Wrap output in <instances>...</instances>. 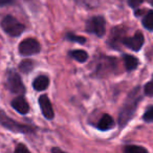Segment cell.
I'll return each instance as SVG.
<instances>
[{
    "instance_id": "cell-20",
    "label": "cell",
    "mask_w": 153,
    "mask_h": 153,
    "mask_svg": "<svg viewBox=\"0 0 153 153\" xmlns=\"http://www.w3.org/2000/svg\"><path fill=\"white\" fill-rule=\"evenodd\" d=\"M144 94L148 97H153V79L144 86Z\"/></svg>"
},
{
    "instance_id": "cell-7",
    "label": "cell",
    "mask_w": 153,
    "mask_h": 153,
    "mask_svg": "<svg viewBox=\"0 0 153 153\" xmlns=\"http://www.w3.org/2000/svg\"><path fill=\"white\" fill-rule=\"evenodd\" d=\"M145 42V38L140 32H136L134 36L132 37H125L122 41V44L127 46L131 51H138L143 47Z\"/></svg>"
},
{
    "instance_id": "cell-22",
    "label": "cell",
    "mask_w": 153,
    "mask_h": 153,
    "mask_svg": "<svg viewBox=\"0 0 153 153\" xmlns=\"http://www.w3.org/2000/svg\"><path fill=\"white\" fill-rule=\"evenodd\" d=\"M144 1L145 0H128V4L132 9H137Z\"/></svg>"
},
{
    "instance_id": "cell-18",
    "label": "cell",
    "mask_w": 153,
    "mask_h": 153,
    "mask_svg": "<svg viewBox=\"0 0 153 153\" xmlns=\"http://www.w3.org/2000/svg\"><path fill=\"white\" fill-rule=\"evenodd\" d=\"M66 39L71 42H76V43H80V44H84L86 42V39L82 36H76V35L72 34V33H68L66 34Z\"/></svg>"
},
{
    "instance_id": "cell-16",
    "label": "cell",
    "mask_w": 153,
    "mask_h": 153,
    "mask_svg": "<svg viewBox=\"0 0 153 153\" xmlns=\"http://www.w3.org/2000/svg\"><path fill=\"white\" fill-rule=\"evenodd\" d=\"M124 153H148L146 148L140 146H135V145H128L125 146L123 149Z\"/></svg>"
},
{
    "instance_id": "cell-23",
    "label": "cell",
    "mask_w": 153,
    "mask_h": 153,
    "mask_svg": "<svg viewBox=\"0 0 153 153\" xmlns=\"http://www.w3.org/2000/svg\"><path fill=\"white\" fill-rule=\"evenodd\" d=\"M14 3H15V0H0V7L14 4Z\"/></svg>"
},
{
    "instance_id": "cell-9",
    "label": "cell",
    "mask_w": 153,
    "mask_h": 153,
    "mask_svg": "<svg viewBox=\"0 0 153 153\" xmlns=\"http://www.w3.org/2000/svg\"><path fill=\"white\" fill-rule=\"evenodd\" d=\"M12 107L21 114H26L30 111V105L23 98V96H18L12 101Z\"/></svg>"
},
{
    "instance_id": "cell-2",
    "label": "cell",
    "mask_w": 153,
    "mask_h": 153,
    "mask_svg": "<svg viewBox=\"0 0 153 153\" xmlns=\"http://www.w3.org/2000/svg\"><path fill=\"white\" fill-rule=\"evenodd\" d=\"M0 125L13 132H17V133L28 134L35 132V129L33 127L25 125V124L17 123V122H15V120L7 117L3 110H0Z\"/></svg>"
},
{
    "instance_id": "cell-15",
    "label": "cell",
    "mask_w": 153,
    "mask_h": 153,
    "mask_svg": "<svg viewBox=\"0 0 153 153\" xmlns=\"http://www.w3.org/2000/svg\"><path fill=\"white\" fill-rule=\"evenodd\" d=\"M143 26L147 30L153 32V11H148L142 20Z\"/></svg>"
},
{
    "instance_id": "cell-1",
    "label": "cell",
    "mask_w": 153,
    "mask_h": 153,
    "mask_svg": "<svg viewBox=\"0 0 153 153\" xmlns=\"http://www.w3.org/2000/svg\"><path fill=\"white\" fill-rule=\"evenodd\" d=\"M143 94L140 87H134L131 91L128 94L124 105L122 106L119 113V125L123 128L125 125L129 123L130 120L133 117L135 110L138 106V103L142 101Z\"/></svg>"
},
{
    "instance_id": "cell-19",
    "label": "cell",
    "mask_w": 153,
    "mask_h": 153,
    "mask_svg": "<svg viewBox=\"0 0 153 153\" xmlns=\"http://www.w3.org/2000/svg\"><path fill=\"white\" fill-rule=\"evenodd\" d=\"M143 119H144V121L147 122V123H151V122H153V106L149 107V108L147 109L146 112L144 113Z\"/></svg>"
},
{
    "instance_id": "cell-10",
    "label": "cell",
    "mask_w": 153,
    "mask_h": 153,
    "mask_svg": "<svg viewBox=\"0 0 153 153\" xmlns=\"http://www.w3.org/2000/svg\"><path fill=\"white\" fill-rule=\"evenodd\" d=\"M124 33H125V30H124L122 27L113 28L112 33H111V36L109 37V40H108V43L110 44V46L117 47V45L119 44V43H122L123 39L125 38Z\"/></svg>"
},
{
    "instance_id": "cell-13",
    "label": "cell",
    "mask_w": 153,
    "mask_h": 153,
    "mask_svg": "<svg viewBox=\"0 0 153 153\" xmlns=\"http://www.w3.org/2000/svg\"><path fill=\"white\" fill-rule=\"evenodd\" d=\"M124 64H125V67L128 71H131V70L135 69L138 66V60L135 57L130 55H124L123 56Z\"/></svg>"
},
{
    "instance_id": "cell-3",
    "label": "cell",
    "mask_w": 153,
    "mask_h": 153,
    "mask_svg": "<svg viewBox=\"0 0 153 153\" xmlns=\"http://www.w3.org/2000/svg\"><path fill=\"white\" fill-rule=\"evenodd\" d=\"M1 27L3 28L7 35L12 37H18L24 32L25 26L19 22L15 17L11 15H7L1 20Z\"/></svg>"
},
{
    "instance_id": "cell-6",
    "label": "cell",
    "mask_w": 153,
    "mask_h": 153,
    "mask_svg": "<svg viewBox=\"0 0 153 153\" xmlns=\"http://www.w3.org/2000/svg\"><path fill=\"white\" fill-rule=\"evenodd\" d=\"M41 51V45L36 39L27 38L24 39L19 44V53L22 56H33Z\"/></svg>"
},
{
    "instance_id": "cell-17",
    "label": "cell",
    "mask_w": 153,
    "mask_h": 153,
    "mask_svg": "<svg viewBox=\"0 0 153 153\" xmlns=\"http://www.w3.org/2000/svg\"><path fill=\"white\" fill-rule=\"evenodd\" d=\"M34 68V63H33L32 60H28V59H25L23 61H21L19 65V69L20 71L24 72V74H28Z\"/></svg>"
},
{
    "instance_id": "cell-5",
    "label": "cell",
    "mask_w": 153,
    "mask_h": 153,
    "mask_svg": "<svg viewBox=\"0 0 153 153\" xmlns=\"http://www.w3.org/2000/svg\"><path fill=\"white\" fill-rule=\"evenodd\" d=\"M7 85L11 92L18 96H23L25 94V87H24L20 76L14 70H10L7 76Z\"/></svg>"
},
{
    "instance_id": "cell-4",
    "label": "cell",
    "mask_w": 153,
    "mask_h": 153,
    "mask_svg": "<svg viewBox=\"0 0 153 153\" xmlns=\"http://www.w3.org/2000/svg\"><path fill=\"white\" fill-rule=\"evenodd\" d=\"M86 32L102 38L106 33V21L103 16H94L86 22Z\"/></svg>"
},
{
    "instance_id": "cell-11",
    "label": "cell",
    "mask_w": 153,
    "mask_h": 153,
    "mask_svg": "<svg viewBox=\"0 0 153 153\" xmlns=\"http://www.w3.org/2000/svg\"><path fill=\"white\" fill-rule=\"evenodd\" d=\"M97 127H98V129L106 131V130H109L114 127V121H113L112 117H110L109 114H103L100 121L97 124Z\"/></svg>"
},
{
    "instance_id": "cell-8",
    "label": "cell",
    "mask_w": 153,
    "mask_h": 153,
    "mask_svg": "<svg viewBox=\"0 0 153 153\" xmlns=\"http://www.w3.org/2000/svg\"><path fill=\"white\" fill-rule=\"evenodd\" d=\"M39 106H40L41 112L44 115L45 119L47 120H53L55 117V112H53V105H51V101H49L48 97L46 94L40 96L39 98Z\"/></svg>"
},
{
    "instance_id": "cell-25",
    "label": "cell",
    "mask_w": 153,
    "mask_h": 153,
    "mask_svg": "<svg viewBox=\"0 0 153 153\" xmlns=\"http://www.w3.org/2000/svg\"><path fill=\"white\" fill-rule=\"evenodd\" d=\"M145 1H147V2H148L149 4L152 5V7H153V0H145Z\"/></svg>"
},
{
    "instance_id": "cell-12",
    "label": "cell",
    "mask_w": 153,
    "mask_h": 153,
    "mask_svg": "<svg viewBox=\"0 0 153 153\" xmlns=\"http://www.w3.org/2000/svg\"><path fill=\"white\" fill-rule=\"evenodd\" d=\"M49 85V79L46 76H39L33 82V87L37 91H43Z\"/></svg>"
},
{
    "instance_id": "cell-21",
    "label": "cell",
    "mask_w": 153,
    "mask_h": 153,
    "mask_svg": "<svg viewBox=\"0 0 153 153\" xmlns=\"http://www.w3.org/2000/svg\"><path fill=\"white\" fill-rule=\"evenodd\" d=\"M15 153H30V151L28 150V148L23 144H19L17 145L15 149Z\"/></svg>"
},
{
    "instance_id": "cell-24",
    "label": "cell",
    "mask_w": 153,
    "mask_h": 153,
    "mask_svg": "<svg viewBox=\"0 0 153 153\" xmlns=\"http://www.w3.org/2000/svg\"><path fill=\"white\" fill-rule=\"evenodd\" d=\"M51 153H67V152L63 151L62 149L58 148V147H53V148H51Z\"/></svg>"
},
{
    "instance_id": "cell-14",
    "label": "cell",
    "mask_w": 153,
    "mask_h": 153,
    "mask_svg": "<svg viewBox=\"0 0 153 153\" xmlns=\"http://www.w3.org/2000/svg\"><path fill=\"white\" fill-rule=\"evenodd\" d=\"M69 56L76 61H79L80 63H84L88 59L87 51H83V49H74V51H69Z\"/></svg>"
}]
</instances>
